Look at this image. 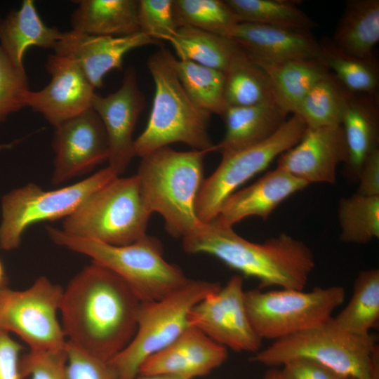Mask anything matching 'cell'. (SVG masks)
Listing matches in <instances>:
<instances>
[{"mask_svg": "<svg viewBox=\"0 0 379 379\" xmlns=\"http://www.w3.org/2000/svg\"><path fill=\"white\" fill-rule=\"evenodd\" d=\"M282 366L284 379H341L343 377L323 364L306 358L290 360Z\"/></svg>", "mask_w": 379, "mask_h": 379, "instance_id": "obj_41", "label": "cell"}, {"mask_svg": "<svg viewBox=\"0 0 379 379\" xmlns=\"http://www.w3.org/2000/svg\"><path fill=\"white\" fill-rule=\"evenodd\" d=\"M136 379H185L168 375H138Z\"/></svg>", "mask_w": 379, "mask_h": 379, "instance_id": "obj_45", "label": "cell"}, {"mask_svg": "<svg viewBox=\"0 0 379 379\" xmlns=\"http://www.w3.org/2000/svg\"><path fill=\"white\" fill-rule=\"evenodd\" d=\"M378 109V95L349 92L340 126L347 147L345 174L351 181H357L366 159L379 149Z\"/></svg>", "mask_w": 379, "mask_h": 379, "instance_id": "obj_22", "label": "cell"}, {"mask_svg": "<svg viewBox=\"0 0 379 379\" xmlns=\"http://www.w3.org/2000/svg\"><path fill=\"white\" fill-rule=\"evenodd\" d=\"M173 10L178 27H192L229 39L239 22L221 0H173Z\"/></svg>", "mask_w": 379, "mask_h": 379, "instance_id": "obj_36", "label": "cell"}, {"mask_svg": "<svg viewBox=\"0 0 379 379\" xmlns=\"http://www.w3.org/2000/svg\"><path fill=\"white\" fill-rule=\"evenodd\" d=\"M345 298L341 286L311 291L280 288L245 291L251 324L261 339L278 340L317 326L332 317Z\"/></svg>", "mask_w": 379, "mask_h": 379, "instance_id": "obj_9", "label": "cell"}, {"mask_svg": "<svg viewBox=\"0 0 379 379\" xmlns=\"http://www.w3.org/2000/svg\"><path fill=\"white\" fill-rule=\"evenodd\" d=\"M22 346L0 329V379H24L20 359Z\"/></svg>", "mask_w": 379, "mask_h": 379, "instance_id": "obj_42", "label": "cell"}, {"mask_svg": "<svg viewBox=\"0 0 379 379\" xmlns=\"http://www.w3.org/2000/svg\"><path fill=\"white\" fill-rule=\"evenodd\" d=\"M340 328L357 335H366L379 320V270L361 271L356 278L349 302L335 316Z\"/></svg>", "mask_w": 379, "mask_h": 379, "instance_id": "obj_29", "label": "cell"}, {"mask_svg": "<svg viewBox=\"0 0 379 379\" xmlns=\"http://www.w3.org/2000/svg\"><path fill=\"white\" fill-rule=\"evenodd\" d=\"M227 350L190 326L166 347L147 358L139 375L194 379L209 374L227 359Z\"/></svg>", "mask_w": 379, "mask_h": 379, "instance_id": "obj_19", "label": "cell"}, {"mask_svg": "<svg viewBox=\"0 0 379 379\" xmlns=\"http://www.w3.org/2000/svg\"><path fill=\"white\" fill-rule=\"evenodd\" d=\"M65 379H117L105 361L67 340Z\"/></svg>", "mask_w": 379, "mask_h": 379, "instance_id": "obj_39", "label": "cell"}, {"mask_svg": "<svg viewBox=\"0 0 379 379\" xmlns=\"http://www.w3.org/2000/svg\"><path fill=\"white\" fill-rule=\"evenodd\" d=\"M178 79L192 101L210 115L222 116L225 100V73L190 60L176 59Z\"/></svg>", "mask_w": 379, "mask_h": 379, "instance_id": "obj_33", "label": "cell"}, {"mask_svg": "<svg viewBox=\"0 0 379 379\" xmlns=\"http://www.w3.org/2000/svg\"><path fill=\"white\" fill-rule=\"evenodd\" d=\"M6 286V277L2 263L0 260V287Z\"/></svg>", "mask_w": 379, "mask_h": 379, "instance_id": "obj_46", "label": "cell"}, {"mask_svg": "<svg viewBox=\"0 0 379 379\" xmlns=\"http://www.w3.org/2000/svg\"><path fill=\"white\" fill-rule=\"evenodd\" d=\"M3 287V286H2ZM1 288V287H0Z\"/></svg>", "mask_w": 379, "mask_h": 379, "instance_id": "obj_49", "label": "cell"}, {"mask_svg": "<svg viewBox=\"0 0 379 379\" xmlns=\"http://www.w3.org/2000/svg\"><path fill=\"white\" fill-rule=\"evenodd\" d=\"M190 254L212 255L232 269L259 281V288L272 286L304 290L315 266L312 251L303 241L286 234L254 243L239 236L218 218L202 222L182 239Z\"/></svg>", "mask_w": 379, "mask_h": 379, "instance_id": "obj_2", "label": "cell"}, {"mask_svg": "<svg viewBox=\"0 0 379 379\" xmlns=\"http://www.w3.org/2000/svg\"><path fill=\"white\" fill-rule=\"evenodd\" d=\"M55 244L83 254L118 275L141 302L161 299L183 286L189 279L176 265L166 261L161 241L145 234L124 246H113L73 237L48 226Z\"/></svg>", "mask_w": 379, "mask_h": 379, "instance_id": "obj_5", "label": "cell"}, {"mask_svg": "<svg viewBox=\"0 0 379 379\" xmlns=\"http://www.w3.org/2000/svg\"><path fill=\"white\" fill-rule=\"evenodd\" d=\"M208 152H178L168 146L141 158L138 173L142 194L153 213L160 214L168 233L182 239L202 222L196 201L204 179V159Z\"/></svg>", "mask_w": 379, "mask_h": 379, "instance_id": "obj_4", "label": "cell"}, {"mask_svg": "<svg viewBox=\"0 0 379 379\" xmlns=\"http://www.w3.org/2000/svg\"><path fill=\"white\" fill-rule=\"evenodd\" d=\"M157 41L145 33L122 36H98L65 32L57 42L55 54L72 58L81 68L91 84L101 88L105 76L113 69L121 70L125 55L133 49Z\"/></svg>", "mask_w": 379, "mask_h": 379, "instance_id": "obj_18", "label": "cell"}, {"mask_svg": "<svg viewBox=\"0 0 379 379\" xmlns=\"http://www.w3.org/2000/svg\"><path fill=\"white\" fill-rule=\"evenodd\" d=\"M347 159L340 125L307 127L300 141L279 156L277 167L306 182L334 183L339 164Z\"/></svg>", "mask_w": 379, "mask_h": 379, "instance_id": "obj_17", "label": "cell"}, {"mask_svg": "<svg viewBox=\"0 0 379 379\" xmlns=\"http://www.w3.org/2000/svg\"><path fill=\"white\" fill-rule=\"evenodd\" d=\"M340 239L364 244L379 237V196L355 193L340 199L338 208Z\"/></svg>", "mask_w": 379, "mask_h": 379, "instance_id": "obj_35", "label": "cell"}, {"mask_svg": "<svg viewBox=\"0 0 379 379\" xmlns=\"http://www.w3.org/2000/svg\"><path fill=\"white\" fill-rule=\"evenodd\" d=\"M62 34L43 22L32 0L23 1L19 9L0 18V46L20 67H24L22 59L29 48L53 50Z\"/></svg>", "mask_w": 379, "mask_h": 379, "instance_id": "obj_24", "label": "cell"}, {"mask_svg": "<svg viewBox=\"0 0 379 379\" xmlns=\"http://www.w3.org/2000/svg\"><path fill=\"white\" fill-rule=\"evenodd\" d=\"M332 317L317 326L274 340L255 353L251 360L277 368L290 360L306 358L343 377L379 379L375 336L350 333L336 326Z\"/></svg>", "mask_w": 379, "mask_h": 379, "instance_id": "obj_6", "label": "cell"}, {"mask_svg": "<svg viewBox=\"0 0 379 379\" xmlns=\"http://www.w3.org/2000/svg\"><path fill=\"white\" fill-rule=\"evenodd\" d=\"M231 39L257 66L294 60H320L321 48L310 32L239 22Z\"/></svg>", "mask_w": 379, "mask_h": 379, "instance_id": "obj_20", "label": "cell"}, {"mask_svg": "<svg viewBox=\"0 0 379 379\" xmlns=\"http://www.w3.org/2000/svg\"><path fill=\"white\" fill-rule=\"evenodd\" d=\"M140 304L118 275L92 261L63 288L60 313L67 340L109 361L134 336Z\"/></svg>", "mask_w": 379, "mask_h": 379, "instance_id": "obj_1", "label": "cell"}, {"mask_svg": "<svg viewBox=\"0 0 379 379\" xmlns=\"http://www.w3.org/2000/svg\"><path fill=\"white\" fill-rule=\"evenodd\" d=\"M29 91L25 68L15 65L0 46V123L25 107Z\"/></svg>", "mask_w": 379, "mask_h": 379, "instance_id": "obj_37", "label": "cell"}, {"mask_svg": "<svg viewBox=\"0 0 379 379\" xmlns=\"http://www.w3.org/2000/svg\"><path fill=\"white\" fill-rule=\"evenodd\" d=\"M307 185L306 182L277 167L227 197L216 218L230 227L250 216L265 220L282 201Z\"/></svg>", "mask_w": 379, "mask_h": 379, "instance_id": "obj_21", "label": "cell"}, {"mask_svg": "<svg viewBox=\"0 0 379 379\" xmlns=\"http://www.w3.org/2000/svg\"><path fill=\"white\" fill-rule=\"evenodd\" d=\"M118 175L109 167L91 176L54 190L46 191L28 183L4 194L1 199L0 248H18L25 230L43 221L65 218L91 194Z\"/></svg>", "mask_w": 379, "mask_h": 379, "instance_id": "obj_10", "label": "cell"}, {"mask_svg": "<svg viewBox=\"0 0 379 379\" xmlns=\"http://www.w3.org/2000/svg\"><path fill=\"white\" fill-rule=\"evenodd\" d=\"M49 84L40 91H29L25 107L43 115L53 127L91 108L95 88L70 58L51 55L46 62Z\"/></svg>", "mask_w": 379, "mask_h": 379, "instance_id": "obj_16", "label": "cell"}, {"mask_svg": "<svg viewBox=\"0 0 379 379\" xmlns=\"http://www.w3.org/2000/svg\"><path fill=\"white\" fill-rule=\"evenodd\" d=\"M145 106V95L133 67L125 71L118 90L106 96L95 93L93 98L91 108L101 119L107 136V167L118 176L135 157L133 133Z\"/></svg>", "mask_w": 379, "mask_h": 379, "instance_id": "obj_15", "label": "cell"}, {"mask_svg": "<svg viewBox=\"0 0 379 379\" xmlns=\"http://www.w3.org/2000/svg\"><path fill=\"white\" fill-rule=\"evenodd\" d=\"M241 276H232L226 284L208 294L190 311L189 324L216 343L237 352L256 353L262 340L249 321Z\"/></svg>", "mask_w": 379, "mask_h": 379, "instance_id": "obj_13", "label": "cell"}, {"mask_svg": "<svg viewBox=\"0 0 379 379\" xmlns=\"http://www.w3.org/2000/svg\"><path fill=\"white\" fill-rule=\"evenodd\" d=\"M152 214L137 175L117 176L64 218L61 230L73 237L124 246L147 234Z\"/></svg>", "mask_w": 379, "mask_h": 379, "instance_id": "obj_7", "label": "cell"}, {"mask_svg": "<svg viewBox=\"0 0 379 379\" xmlns=\"http://www.w3.org/2000/svg\"><path fill=\"white\" fill-rule=\"evenodd\" d=\"M348 94L331 72L309 91L293 114L307 127L340 125Z\"/></svg>", "mask_w": 379, "mask_h": 379, "instance_id": "obj_34", "label": "cell"}, {"mask_svg": "<svg viewBox=\"0 0 379 379\" xmlns=\"http://www.w3.org/2000/svg\"><path fill=\"white\" fill-rule=\"evenodd\" d=\"M54 128L53 185L83 175L107 161V133L101 119L92 108Z\"/></svg>", "mask_w": 379, "mask_h": 379, "instance_id": "obj_14", "label": "cell"}, {"mask_svg": "<svg viewBox=\"0 0 379 379\" xmlns=\"http://www.w3.org/2000/svg\"><path fill=\"white\" fill-rule=\"evenodd\" d=\"M331 41L348 55L373 58L379 41V1H347Z\"/></svg>", "mask_w": 379, "mask_h": 379, "instance_id": "obj_26", "label": "cell"}, {"mask_svg": "<svg viewBox=\"0 0 379 379\" xmlns=\"http://www.w3.org/2000/svg\"><path fill=\"white\" fill-rule=\"evenodd\" d=\"M261 379H284V378L281 369L274 367L266 371Z\"/></svg>", "mask_w": 379, "mask_h": 379, "instance_id": "obj_44", "label": "cell"}, {"mask_svg": "<svg viewBox=\"0 0 379 379\" xmlns=\"http://www.w3.org/2000/svg\"><path fill=\"white\" fill-rule=\"evenodd\" d=\"M341 379H354L351 377H343Z\"/></svg>", "mask_w": 379, "mask_h": 379, "instance_id": "obj_48", "label": "cell"}, {"mask_svg": "<svg viewBox=\"0 0 379 379\" xmlns=\"http://www.w3.org/2000/svg\"><path fill=\"white\" fill-rule=\"evenodd\" d=\"M63 288L41 276L24 290L0 288V329L17 335L32 351H60L67 338L58 314Z\"/></svg>", "mask_w": 379, "mask_h": 379, "instance_id": "obj_12", "label": "cell"}, {"mask_svg": "<svg viewBox=\"0 0 379 379\" xmlns=\"http://www.w3.org/2000/svg\"><path fill=\"white\" fill-rule=\"evenodd\" d=\"M288 114L275 101L251 106H228L221 116L225 133L215 145V151L222 155L262 142L282 126Z\"/></svg>", "mask_w": 379, "mask_h": 379, "instance_id": "obj_23", "label": "cell"}, {"mask_svg": "<svg viewBox=\"0 0 379 379\" xmlns=\"http://www.w3.org/2000/svg\"><path fill=\"white\" fill-rule=\"evenodd\" d=\"M176 58L160 47L148 58L155 91L145 130L134 140L135 157L140 158L161 147L182 142L194 150H215L208 133L210 114L198 107L177 75Z\"/></svg>", "mask_w": 379, "mask_h": 379, "instance_id": "obj_3", "label": "cell"}, {"mask_svg": "<svg viewBox=\"0 0 379 379\" xmlns=\"http://www.w3.org/2000/svg\"><path fill=\"white\" fill-rule=\"evenodd\" d=\"M357 194L368 196H379V149L373 152L366 159L359 172Z\"/></svg>", "mask_w": 379, "mask_h": 379, "instance_id": "obj_43", "label": "cell"}, {"mask_svg": "<svg viewBox=\"0 0 379 379\" xmlns=\"http://www.w3.org/2000/svg\"><path fill=\"white\" fill-rule=\"evenodd\" d=\"M66 358L65 349L60 351L29 350L20 359L22 376L29 379H65Z\"/></svg>", "mask_w": 379, "mask_h": 379, "instance_id": "obj_40", "label": "cell"}, {"mask_svg": "<svg viewBox=\"0 0 379 379\" xmlns=\"http://www.w3.org/2000/svg\"><path fill=\"white\" fill-rule=\"evenodd\" d=\"M239 22L310 32L317 24L296 3L288 0H225Z\"/></svg>", "mask_w": 379, "mask_h": 379, "instance_id": "obj_32", "label": "cell"}, {"mask_svg": "<svg viewBox=\"0 0 379 379\" xmlns=\"http://www.w3.org/2000/svg\"><path fill=\"white\" fill-rule=\"evenodd\" d=\"M71 15L72 31L122 36L140 32L136 0H80Z\"/></svg>", "mask_w": 379, "mask_h": 379, "instance_id": "obj_25", "label": "cell"}, {"mask_svg": "<svg viewBox=\"0 0 379 379\" xmlns=\"http://www.w3.org/2000/svg\"><path fill=\"white\" fill-rule=\"evenodd\" d=\"M168 42L178 60H190L224 73L239 49L231 39L188 26L179 27Z\"/></svg>", "mask_w": 379, "mask_h": 379, "instance_id": "obj_28", "label": "cell"}, {"mask_svg": "<svg viewBox=\"0 0 379 379\" xmlns=\"http://www.w3.org/2000/svg\"><path fill=\"white\" fill-rule=\"evenodd\" d=\"M320 43V60L341 86L353 93L378 95L379 72L376 60L359 58L338 49L331 39Z\"/></svg>", "mask_w": 379, "mask_h": 379, "instance_id": "obj_31", "label": "cell"}, {"mask_svg": "<svg viewBox=\"0 0 379 379\" xmlns=\"http://www.w3.org/2000/svg\"><path fill=\"white\" fill-rule=\"evenodd\" d=\"M220 286L217 282L189 279L161 299L141 302L134 336L107 361L116 378L136 379L147 358L169 345L190 326L191 309Z\"/></svg>", "mask_w": 379, "mask_h": 379, "instance_id": "obj_8", "label": "cell"}, {"mask_svg": "<svg viewBox=\"0 0 379 379\" xmlns=\"http://www.w3.org/2000/svg\"><path fill=\"white\" fill-rule=\"evenodd\" d=\"M225 76L227 107L251 106L274 101L268 75L255 65L240 47Z\"/></svg>", "mask_w": 379, "mask_h": 379, "instance_id": "obj_30", "label": "cell"}, {"mask_svg": "<svg viewBox=\"0 0 379 379\" xmlns=\"http://www.w3.org/2000/svg\"><path fill=\"white\" fill-rule=\"evenodd\" d=\"M307 128L302 119L293 114L265 140L222 155L215 171L204 179L196 201V213L201 222L216 218L222 205L244 182L265 170L277 157L295 145Z\"/></svg>", "mask_w": 379, "mask_h": 379, "instance_id": "obj_11", "label": "cell"}, {"mask_svg": "<svg viewBox=\"0 0 379 379\" xmlns=\"http://www.w3.org/2000/svg\"><path fill=\"white\" fill-rule=\"evenodd\" d=\"M9 146V145H0V149L3 148V147H8Z\"/></svg>", "mask_w": 379, "mask_h": 379, "instance_id": "obj_47", "label": "cell"}, {"mask_svg": "<svg viewBox=\"0 0 379 379\" xmlns=\"http://www.w3.org/2000/svg\"><path fill=\"white\" fill-rule=\"evenodd\" d=\"M138 18L140 32L157 41H168L178 28L173 0H140Z\"/></svg>", "mask_w": 379, "mask_h": 379, "instance_id": "obj_38", "label": "cell"}, {"mask_svg": "<svg viewBox=\"0 0 379 379\" xmlns=\"http://www.w3.org/2000/svg\"><path fill=\"white\" fill-rule=\"evenodd\" d=\"M268 75L276 103L293 114L309 91L331 72L320 60H294L260 67Z\"/></svg>", "mask_w": 379, "mask_h": 379, "instance_id": "obj_27", "label": "cell"}]
</instances>
